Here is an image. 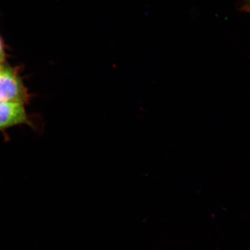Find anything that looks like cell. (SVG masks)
Here are the masks:
<instances>
[{
	"instance_id": "6da1fadb",
	"label": "cell",
	"mask_w": 250,
	"mask_h": 250,
	"mask_svg": "<svg viewBox=\"0 0 250 250\" xmlns=\"http://www.w3.org/2000/svg\"><path fill=\"white\" fill-rule=\"evenodd\" d=\"M28 100L27 88L17 72L2 65L0 68V101L24 105Z\"/></svg>"
},
{
	"instance_id": "7a4b0ae2",
	"label": "cell",
	"mask_w": 250,
	"mask_h": 250,
	"mask_svg": "<svg viewBox=\"0 0 250 250\" xmlns=\"http://www.w3.org/2000/svg\"><path fill=\"white\" fill-rule=\"evenodd\" d=\"M27 123L24 105L0 101V129Z\"/></svg>"
},
{
	"instance_id": "3957f363",
	"label": "cell",
	"mask_w": 250,
	"mask_h": 250,
	"mask_svg": "<svg viewBox=\"0 0 250 250\" xmlns=\"http://www.w3.org/2000/svg\"><path fill=\"white\" fill-rule=\"evenodd\" d=\"M5 54L4 47H3L2 41H1V38H0V62H3L4 61Z\"/></svg>"
},
{
	"instance_id": "277c9868",
	"label": "cell",
	"mask_w": 250,
	"mask_h": 250,
	"mask_svg": "<svg viewBox=\"0 0 250 250\" xmlns=\"http://www.w3.org/2000/svg\"><path fill=\"white\" fill-rule=\"evenodd\" d=\"M2 62H0V68H1V67H2Z\"/></svg>"
},
{
	"instance_id": "5b68a950",
	"label": "cell",
	"mask_w": 250,
	"mask_h": 250,
	"mask_svg": "<svg viewBox=\"0 0 250 250\" xmlns=\"http://www.w3.org/2000/svg\"></svg>"
}]
</instances>
